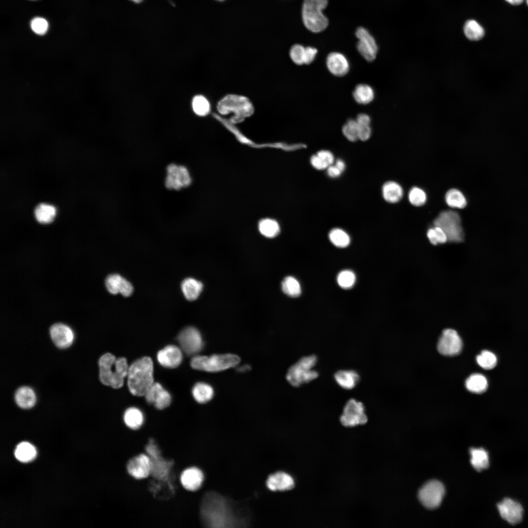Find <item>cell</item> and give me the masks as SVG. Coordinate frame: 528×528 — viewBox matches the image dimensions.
I'll return each instance as SVG.
<instances>
[{
	"label": "cell",
	"instance_id": "40",
	"mask_svg": "<svg viewBox=\"0 0 528 528\" xmlns=\"http://www.w3.org/2000/svg\"><path fill=\"white\" fill-rule=\"evenodd\" d=\"M329 237L331 242L336 247L344 248L350 243L349 235L340 228L332 229L329 233Z\"/></svg>",
	"mask_w": 528,
	"mask_h": 528
},
{
	"label": "cell",
	"instance_id": "15",
	"mask_svg": "<svg viewBox=\"0 0 528 528\" xmlns=\"http://www.w3.org/2000/svg\"><path fill=\"white\" fill-rule=\"evenodd\" d=\"M501 517L511 525H516L523 520L524 509L518 502L505 498L497 504Z\"/></svg>",
	"mask_w": 528,
	"mask_h": 528
},
{
	"label": "cell",
	"instance_id": "41",
	"mask_svg": "<svg viewBox=\"0 0 528 528\" xmlns=\"http://www.w3.org/2000/svg\"><path fill=\"white\" fill-rule=\"evenodd\" d=\"M192 108L195 113L200 116L207 115L210 110V104L203 96L198 95L192 100Z\"/></svg>",
	"mask_w": 528,
	"mask_h": 528
},
{
	"label": "cell",
	"instance_id": "58",
	"mask_svg": "<svg viewBox=\"0 0 528 528\" xmlns=\"http://www.w3.org/2000/svg\"><path fill=\"white\" fill-rule=\"evenodd\" d=\"M132 0V1H134V2H140V1H141L142 0Z\"/></svg>",
	"mask_w": 528,
	"mask_h": 528
},
{
	"label": "cell",
	"instance_id": "60",
	"mask_svg": "<svg viewBox=\"0 0 528 528\" xmlns=\"http://www.w3.org/2000/svg\"><path fill=\"white\" fill-rule=\"evenodd\" d=\"M219 0V1H223V0Z\"/></svg>",
	"mask_w": 528,
	"mask_h": 528
},
{
	"label": "cell",
	"instance_id": "56",
	"mask_svg": "<svg viewBox=\"0 0 528 528\" xmlns=\"http://www.w3.org/2000/svg\"><path fill=\"white\" fill-rule=\"evenodd\" d=\"M250 369V366L248 365H244L241 366L237 369V371L241 373H243L249 371Z\"/></svg>",
	"mask_w": 528,
	"mask_h": 528
},
{
	"label": "cell",
	"instance_id": "22",
	"mask_svg": "<svg viewBox=\"0 0 528 528\" xmlns=\"http://www.w3.org/2000/svg\"><path fill=\"white\" fill-rule=\"evenodd\" d=\"M266 485L272 491H286L294 487V482L289 474L278 472L269 476L266 481Z\"/></svg>",
	"mask_w": 528,
	"mask_h": 528
},
{
	"label": "cell",
	"instance_id": "37",
	"mask_svg": "<svg viewBox=\"0 0 528 528\" xmlns=\"http://www.w3.org/2000/svg\"><path fill=\"white\" fill-rule=\"evenodd\" d=\"M446 204L450 207L462 209L467 204L466 199L462 193L458 189L449 190L445 196Z\"/></svg>",
	"mask_w": 528,
	"mask_h": 528
},
{
	"label": "cell",
	"instance_id": "46",
	"mask_svg": "<svg viewBox=\"0 0 528 528\" xmlns=\"http://www.w3.org/2000/svg\"><path fill=\"white\" fill-rule=\"evenodd\" d=\"M355 280L356 277L354 273L349 270L341 271L338 274L337 278L338 284L343 289L352 288L355 282Z\"/></svg>",
	"mask_w": 528,
	"mask_h": 528
},
{
	"label": "cell",
	"instance_id": "12",
	"mask_svg": "<svg viewBox=\"0 0 528 528\" xmlns=\"http://www.w3.org/2000/svg\"><path fill=\"white\" fill-rule=\"evenodd\" d=\"M182 350L187 354L199 352L203 348V341L199 331L195 328L187 327L182 330L177 337Z\"/></svg>",
	"mask_w": 528,
	"mask_h": 528
},
{
	"label": "cell",
	"instance_id": "26",
	"mask_svg": "<svg viewBox=\"0 0 528 528\" xmlns=\"http://www.w3.org/2000/svg\"><path fill=\"white\" fill-rule=\"evenodd\" d=\"M147 451L154 461L151 460V473L157 478H163L167 474L169 469V464L164 461L157 459L156 454L158 452L156 447L154 444H150L147 448Z\"/></svg>",
	"mask_w": 528,
	"mask_h": 528
},
{
	"label": "cell",
	"instance_id": "28",
	"mask_svg": "<svg viewBox=\"0 0 528 528\" xmlns=\"http://www.w3.org/2000/svg\"><path fill=\"white\" fill-rule=\"evenodd\" d=\"M470 462L478 472L486 469L489 466L488 453L483 448H472L470 449Z\"/></svg>",
	"mask_w": 528,
	"mask_h": 528
},
{
	"label": "cell",
	"instance_id": "48",
	"mask_svg": "<svg viewBox=\"0 0 528 528\" xmlns=\"http://www.w3.org/2000/svg\"><path fill=\"white\" fill-rule=\"evenodd\" d=\"M31 29L36 34L40 35H44L47 31L48 24L47 21L41 17H35L30 22Z\"/></svg>",
	"mask_w": 528,
	"mask_h": 528
},
{
	"label": "cell",
	"instance_id": "27",
	"mask_svg": "<svg viewBox=\"0 0 528 528\" xmlns=\"http://www.w3.org/2000/svg\"><path fill=\"white\" fill-rule=\"evenodd\" d=\"M384 199L388 202L395 203L401 199L403 196L402 187L396 182L389 181L385 182L382 188Z\"/></svg>",
	"mask_w": 528,
	"mask_h": 528
},
{
	"label": "cell",
	"instance_id": "11",
	"mask_svg": "<svg viewBox=\"0 0 528 528\" xmlns=\"http://www.w3.org/2000/svg\"><path fill=\"white\" fill-rule=\"evenodd\" d=\"M166 173L165 184L169 189L180 190L189 186L192 182L188 170L184 166L170 164L167 167Z\"/></svg>",
	"mask_w": 528,
	"mask_h": 528
},
{
	"label": "cell",
	"instance_id": "32",
	"mask_svg": "<svg viewBox=\"0 0 528 528\" xmlns=\"http://www.w3.org/2000/svg\"><path fill=\"white\" fill-rule=\"evenodd\" d=\"M352 95L355 101L361 105H366L371 103L374 97V92L373 88L365 84L357 85L353 91Z\"/></svg>",
	"mask_w": 528,
	"mask_h": 528
},
{
	"label": "cell",
	"instance_id": "39",
	"mask_svg": "<svg viewBox=\"0 0 528 528\" xmlns=\"http://www.w3.org/2000/svg\"><path fill=\"white\" fill-rule=\"evenodd\" d=\"M283 291L291 297H297L301 293V288L299 282L292 276L286 277L282 283Z\"/></svg>",
	"mask_w": 528,
	"mask_h": 528
},
{
	"label": "cell",
	"instance_id": "59",
	"mask_svg": "<svg viewBox=\"0 0 528 528\" xmlns=\"http://www.w3.org/2000/svg\"><path fill=\"white\" fill-rule=\"evenodd\" d=\"M526 3H527V5L528 6V0H526Z\"/></svg>",
	"mask_w": 528,
	"mask_h": 528
},
{
	"label": "cell",
	"instance_id": "23",
	"mask_svg": "<svg viewBox=\"0 0 528 528\" xmlns=\"http://www.w3.org/2000/svg\"><path fill=\"white\" fill-rule=\"evenodd\" d=\"M203 481V473L199 469L195 467L185 469L180 476L182 485L190 491L198 490L201 485Z\"/></svg>",
	"mask_w": 528,
	"mask_h": 528
},
{
	"label": "cell",
	"instance_id": "53",
	"mask_svg": "<svg viewBox=\"0 0 528 528\" xmlns=\"http://www.w3.org/2000/svg\"><path fill=\"white\" fill-rule=\"evenodd\" d=\"M327 170L328 175L332 178L339 176L342 173L335 165L333 164L329 166L327 168Z\"/></svg>",
	"mask_w": 528,
	"mask_h": 528
},
{
	"label": "cell",
	"instance_id": "55",
	"mask_svg": "<svg viewBox=\"0 0 528 528\" xmlns=\"http://www.w3.org/2000/svg\"><path fill=\"white\" fill-rule=\"evenodd\" d=\"M342 173L345 169V163L341 159H337L334 164Z\"/></svg>",
	"mask_w": 528,
	"mask_h": 528
},
{
	"label": "cell",
	"instance_id": "35",
	"mask_svg": "<svg viewBox=\"0 0 528 528\" xmlns=\"http://www.w3.org/2000/svg\"><path fill=\"white\" fill-rule=\"evenodd\" d=\"M124 420L128 427L135 430L142 425L144 417L140 410L135 407H131L126 410L124 415Z\"/></svg>",
	"mask_w": 528,
	"mask_h": 528
},
{
	"label": "cell",
	"instance_id": "5",
	"mask_svg": "<svg viewBox=\"0 0 528 528\" xmlns=\"http://www.w3.org/2000/svg\"><path fill=\"white\" fill-rule=\"evenodd\" d=\"M208 497L203 510L207 523L214 527H223L233 524V520L226 500L217 494H212Z\"/></svg>",
	"mask_w": 528,
	"mask_h": 528
},
{
	"label": "cell",
	"instance_id": "4",
	"mask_svg": "<svg viewBox=\"0 0 528 528\" xmlns=\"http://www.w3.org/2000/svg\"><path fill=\"white\" fill-rule=\"evenodd\" d=\"M328 4V0H304L302 9L303 22L309 31L318 33L328 25V18L322 12Z\"/></svg>",
	"mask_w": 528,
	"mask_h": 528
},
{
	"label": "cell",
	"instance_id": "16",
	"mask_svg": "<svg viewBox=\"0 0 528 528\" xmlns=\"http://www.w3.org/2000/svg\"><path fill=\"white\" fill-rule=\"evenodd\" d=\"M49 333L53 343L60 349L68 348L74 339V333L72 329L63 323H56L51 326Z\"/></svg>",
	"mask_w": 528,
	"mask_h": 528
},
{
	"label": "cell",
	"instance_id": "25",
	"mask_svg": "<svg viewBox=\"0 0 528 528\" xmlns=\"http://www.w3.org/2000/svg\"><path fill=\"white\" fill-rule=\"evenodd\" d=\"M336 383L342 388L352 389L356 386L360 380V375L353 370H341L334 374Z\"/></svg>",
	"mask_w": 528,
	"mask_h": 528
},
{
	"label": "cell",
	"instance_id": "47",
	"mask_svg": "<svg viewBox=\"0 0 528 528\" xmlns=\"http://www.w3.org/2000/svg\"><path fill=\"white\" fill-rule=\"evenodd\" d=\"M305 47L300 44H295L290 48L289 55L292 61L297 65L304 64Z\"/></svg>",
	"mask_w": 528,
	"mask_h": 528
},
{
	"label": "cell",
	"instance_id": "3",
	"mask_svg": "<svg viewBox=\"0 0 528 528\" xmlns=\"http://www.w3.org/2000/svg\"><path fill=\"white\" fill-rule=\"evenodd\" d=\"M218 111L225 115L233 112L230 121L233 124L242 122L254 112V107L247 97L237 94H228L222 98L217 105Z\"/></svg>",
	"mask_w": 528,
	"mask_h": 528
},
{
	"label": "cell",
	"instance_id": "38",
	"mask_svg": "<svg viewBox=\"0 0 528 528\" xmlns=\"http://www.w3.org/2000/svg\"><path fill=\"white\" fill-rule=\"evenodd\" d=\"M259 229L264 236L267 238H273L279 234L280 226L274 220L265 219L259 222Z\"/></svg>",
	"mask_w": 528,
	"mask_h": 528
},
{
	"label": "cell",
	"instance_id": "30",
	"mask_svg": "<svg viewBox=\"0 0 528 528\" xmlns=\"http://www.w3.org/2000/svg\"><path fill=\"white\" fill-rule=\"evenodd\" d=\"M192 395L198 403H205L210 401L214 396V390L210 384L204 382L197 383L192 389Z\"/></svg>",
	"mask_w": 528,
	"mask_h": 528
},
{
	"label": "cell",
	"instance_id": "33",
	"mask_svg": "<svg viewBox=\"0 0 528 528\" xmlns=\"http://www.w3.org/2000/svg\"><path fill=\"white\" fill-rule=\"evenodd\" d=\"M488 383L486 378L480 374H474L470 375L465 381V387L470 392L481 394L487 389Z\"/></svg>",
	"mask_w": 528,
	"mask_h": 528
},
{
	"label": "cell",
	"instance_id": "49",
	"mask_svg": "<svg viewBox=\"0 0 528 528\" xmlns=\"http://www.w3.org/2000/svg\"><path fill=\"white\" fill-rule=\"evenodd\" d=\"M358 124V139L361 141L368 140L372 134V129L370 125Z\"/></svg>",
	"mask_w": 528,
	"mask_h": 528
},
{
	"label": "cell",
	"instance_id": "44",
	"mask_svg": "<svg viewBox=\"0 0 528 528\" xmlns=\"http://www.w3.org/2000/svg\"><path fill=\"white\" fill-rule=\"evenodd\" d=\"M342 131L344 136L351 142L358 139V124L355 119H350L343 125Z\"/></svg>",
	"mask_w": 528,
	"mask_h": 528
},
{
	"label": "cell",
	"instance_id": "20",
	"mask_svg": "<svg viewBox=\"0 0 528 528\" xmlns=\"http://www.w3.org/2000/svg\"><path fill=\"white\" fill-rule=\"evenodd\" d=\"M326 66L333 75L341 77L346 75L350 69V64L346 57L338 52H331L326 58Z\"/></svg>",
	"mask_w": 528,
	"mask_h": 528
},
{
	"label": "cell",
	"instance_id": "52",
	"mask_svg": "<svg viewBox=\"0 0 528 528\" xmlns=\"http://www.w3.org/2000/svg\"><path fill=\"white\" fill-rule=\"evenodd\" d=\"M329 166L334 162L333 154L328 150H321L316 154Z\"/></svg>",
	"mask_w": 528,
	"mask_h": 528
},
{
	"label": "cell",
	"instance_id": "45",
	"mask_svg": "<svg viewBox=\"0 0 528 528\" xmlns=\"http://www.w3.org/2000/svg\"><path fill=\"white\" fill-rule=\"evenodd\" d=\"M408 199L411 204L415 206H421L427 200L426 193L418 187H412L409 192Z\"/></svg>",
	"mask_w": 528,
	"mask_h": 528
},
{
	"label": "cell",
	"instance_id": "13",
	"mask_svg": "<svg viewBox=\"0 0 528 528\" xmlns=\"http://www.w3.org/2000/svg\"><path fill=\"white\" fill-rule=\"evenodd\" d=\"M462 346V339L457 331L446 329L443 330L439 338L438 350L443 355L454 356L461 352Z\"/></svg>",
	"mask_w": 528,
	"mask_h": 528
},
{
	"label": "cell",
	"instance_id": "10",
	"mask_svg": "<svg viewBox=\"0 0 528 528\" xmlns=\"http://www.w3.org/2000/svg\"><path fill=\"white\" fill-rule=\"evenodd\" d=\"M340 420L341 424L346 427L365 424L368 418L364 404L354 398L349 399L344 405Z\"/></svg>",
	"mask_w": 528,
	"mask_h": 528
},
{
	"label": "cell",
	"instance_id": "17",
	"mask_svg": "<svg viewBox=\"0 0 528 528\" xmlns=\"http://www.w3.org/2000/svg\"><path fill=\"white\" fill-rule=\"evenodd\" d=\"M127 468L129 473L134 478H145L151 473V459L145 454H140L129 461Z\"/></svg>",
	"mask_w": 528,
	"mask_h": 528
},
{
	"label": "cell",
	"instance_id": "14",
	"mask_svg": "<svg viewBox=\"0 0 528 528\" xmlns=\"http://www.w3.org/2000/svg\"><path fill=\"white\" fill-rule=\"evenodd\" d=\"M355 35L358 39L356 46L359 53L366 61H374L378 51V46L374 38L363 27L357 28Z\"/></svg>",
	"mask_w": 528,
	"mask_h": 528
},
{
	"label": "cell",
	"instance_id": "34",
	"mask_svg": "<svg viewBox=\"0 0 528 528\" xmlns=\"http://www.w3.org/2000/svg\"><path fill=\"white\" fill-rule=\"evenodd\" d=\"M34 214L36 219L40 223H48L54 219L56 209L50 204L40 203L36 207Z\"/></svg>",
	"mask_w": 528,
	"mask_h": 528
},
{
	"label": "cell",
	"instance_id": "8",
	"mask_svg": "<svg viewBox=\"0 0 528 528\" xmlns=\"http://www.w3.org/2000/svg\"><path fill=\"white\" fill-rule=\"evenodd\" d=\"M434 225L440 227L445 233L448 241L460 242L464 239V233L460 215L456 211L441 212L434 220Z\"/></svg>",
	"mask_w": 528,
	"mask_h": 528
},
{
	"label": "cell",
	"instance_id": "18",
	"mask_svg": "<svg viewBox=\"0 0 528 528\" xmlns=\"http://www.w3.org/2000/svg\"><path fill=\"white\" fill-rule=\"evenodd\" d=\"M146 401L158 409H163L171 403V396L158 383H154L144 395Z\"/></svg>",
	"mask_w": 528,
	"mask_h": 528
},
{
	"label": "cell",
	"instance_id": "7",
	"mask_svg": "<svg viewBox=\"0 0 528 528\" xmlns=\"http://www.w3.org/2000/svg\"><path fill=\"white\" fill-rule=\"evenodd\" d=\"M240 362V358L238 355L225 353L195 356L192 358L190 364L196 370L219 372L236 367Z\"/></svg>",
	"mask_w": 528,
	"mask_h": 528
},
{
	"label": "cell",
	"instance_id": "19",
	"mask_svg": "<svg viewBox=\"0 0 528 528\" xmlns=\"http://www.w3.org/2000/svg\"><path fill=\"white\" fill-rule=\"evenodd\" d=\"M157 358L162 366L175 368L180 364L182 360V353L177 346L168 345L158 352Z\"/></svg>",
	"mask_w": 528,
	"mask_h": 528
},
{
	"label": "cell",
	"instance_id": "29",
	"mask_svg": "<svg viewBox=\"0 0 528 528\" xmlns=\"http://www.w3.org/2000/svg\"><path fill=\"white\" fill-rule=\"evenodd\" d=\"M181 287L185 297L188 300L194 301L199 296L203 288V285L195 279L188 278L182 281Z\"/></svg>",
	"mask_w": 528,
	"mask_h": 528
},
{
	"label": "cell",
	"instance_id": "31",
	"mask_svg": "<svg viewBox=\"0 0 528 528\" xmlns=\"http://www.w3.org/2000/svg\"><path fill=\"white\" fill-rule=\"evenodd\" d=\"M14 455L19 461L22 462H27L35 459L37 455V451L32 444L28 442L24 441L19 443L17 445Z\"/></svg>",
	"mask_w": 528,
	"mask_h": 528
},
{
	"label": "cell",
	"instance_id": "9",
	"mask_svg": "<svg viewBox=\"0 0 528 528\" xmlns=\"http://www.w3.org/2000/svg\"><path fill=\"white\" fill-rule=\"evenodd\" d=\"M445 494L442 484L437 480L430 481L419 489L418 497L426 508L435 509L441 504Z\"/></svg>",
	"mask_w": 528,
	"mask_h": 528
},
{
	"label": "cell",
	"instance_id": "51",
	"mask_svg": "<svg viewBox=\"0 0 528 528\" xmlns=\"http://www.w3.org/2000/svg\"><path fill=\"white\" fill-rule=\"evenodd\" d=\"M310 161L313 167L318 170L327 169L329 167L317 154L311 156Z\"/></svg>",
	"mask_w": 528,
	"mask_h": 528
},
{
	"label": "cell",
	"instance_id": "36",
	"mask_svg": "<svg viewBox=\"0 0 528 528\" xmlns=\"http://www.w3.org/2000/svg\"><path fill=\"white\" fill-rule=\"evenodd\" d=\"M463 32L468 39L473 41L482 39L485 33L483 26L474 20H468L465 23Z\"/></svg>",
	"mask_w": 528,
	"mask_h": 528
},
{
	"label": "cell",
	"instance_id": "57",
	"mask_svg": "<svg viewBox=\"0 0 528 528\" xmlns=\"http://www.w3.org/2000/svg\"><path fill=\"white\" fill-rule=\"evenodd\" d=\"M505 0L506 2H507L508 3L510 4L511 5H519V4H521V3H522L524 0Z\"/></svg>",
	"mask_w": 528,
	"mask_h": 528
},
{
	"label": "cell",
	"instance_id": "42",
	"mask_svg": "<svg viewBox=\"0 0 528 528\" xmlns=\"http://www.w3.org/2000/svg\"><path fill=\"white\" fill-rule=\"evenodd\" d=\"M476 361L479 366L483 369L490 370L495 367L497 359L493 352L484 350L477 356Z\"/></svg>",
	"mask_w": 528,
	"mask_h": 528
},
{
	"label": "cell",
	"instance_id": "54",
	"mask_svg": "<svg viewBox=\"0 0 528 528\" xmlns=\"http://www.w3.org/2000/svg\"><path fill=\"white\" fill-rule=\"evenodd\" d=\"M355 120L358 124L370 125L371 118L368 114L366 113L359 114L357 115Z\"/></svg>",
	"mask_w": 528,
	"mask_h": 528
},
{
	"label": "cell",
	"instance_id": "21",
	"mask_svg": "<svg viewBox=\"0 0 528 528\" xmlns=\"http://www.w3.org/2000/svg\"><path fill=\"white\" fill-rule=\"evenodd\" d=\"M106 287L109 292L112 294L120 293L128 297L133 291L132 285L126 279L117 274L109 275L105 281Z\"/></svg>",
	"mask_w": 528,
	"mask_h": 528
},
{
	"label": "cell",
	"instance_id": "50",
	"mask_svg": "<svg viewBox=\"0 0 528 528\" xmlns=\"http://www.w3.org/2000/svg\"><path fill=\"white\" fill-rule=\"evenodd\" d=\"M317 53L316 48L308 46L305 47L304 55V64L309 65L313 62Z\"/></svg>",
	"mask_w": 528,
	"mask_h": 528
},
{
	"label": "cell",
	"instance_id": "6",
	"mask_svg": "<svg viewBox=\"0 0 528 528\" xmlns=\"http://www.w3.org/2000/svg\"><path fill=\"white\" fill-rule=\"evenodd\" d=\"M317 357L314 354L302 357L288 370L286 379L294 387L308 383L318 376V372L314 369L316 365Z\"/></svg>",
	"mask_w": 528,
	"mask_h": 528
},
{
	"label": "cell",
	"instance_id": "43",
	"mask_svg": "<svg viewBox=\"0 0 528 528\" xmlns=\"http://www.w3.org/2000/svg\"><path fill=\"white\" fill-rule=\"evenodd\" d=\"M427 237L431 244L436 245L443 244L448 241V238L444 231L440 227L435 226L429 228L427 231Z\"/></svg>",
	"mask_w": 528,
	"mask_h": 528
},
{
	"label": "cell",
	"instance_id": "24",
	"mask_svg": "<svg viewBox=\"0 0 528 528\" xmlns=\"http://www.w3.org/2000/svg\"><path fill=\"white\" fill-rule=\"evenodd\" d=\"M14 399L16 404L20 408L28 409L33 407L36 402V396L34 391L30 387L23 386L19 387L16 391Z\"/></svg>",
	"mask_w": 528,
	"mask_h": 528
},
{
	"label": "cell",
	"instance_id": "2",
	"mask_svg": "<svg viewBox=\"0 0 528 528\" xmlns=\"http://www.w3.org/2000/svg\"><path fill=\"white\" fill-rule=\"evenodd\" d=\"M98 365L99 379L102 383L115 389L123 385L129 367L125 358L116 359L111 353H107L100 357Z\"/></svg>",
	"mask_w": 528,
	"mask_h": 528
},
{
	"label": "cell",
	"instance_id": "1",
	"mask_svg": "<svg viewBox=\"0 0 528 528\" xmlns=\"http://www.w3.org/2000/svg\"><path fill=\"white\" fill-rule=\"evenodd\" d=\"M153 363L152 359L144 356L134 361L129 367L128 386L135 396H144L154 382Z\"/></svg>",
	"mask_w": 528,
	"mask_h": 528
}]
</instances>
